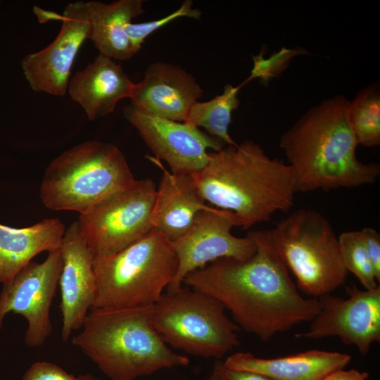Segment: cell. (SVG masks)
<instances>
[{"instance_id":"1","label":"cell","mask_w":380,"mask_h":380,"mask_svg":"<svg viewBox=\"0 0 380 380\" xmlns=\"http://www.w3.org/2000/svg\"><path fill=\"white\" fill-rule=\"evenodd\" d=\"M248 235L257 246L251 258L218 259L188 274L183 284L220 300L239 328L265 341L311 322L320 307L317 298L299 293L267 230Z\"/></svg>"},{"instance_id":"2","label":"cell","mask_w":380,"mask_h":380,"mask_svg":"<svg viewBox=\"0 0 380 380\" xmlns=\"http://www.w3.org/2000/svg\"><path fill=\"white\" fill-rule=\"evenodd\" d=\"M350 101L337 95L308 109L279 139L296 193L355 188L374 183L380 165L360 161L351 128Z\"/></svg>"},{"instance_id":"3","label":"cell","mask_w":380,"mask_h":380,"mask_svg":"<svg viewBox=\"0 0 380 380\" xmlns=\"http://www.w3.org/2000/svg\"><path fill=\"white\" fill-rule=\"evenodd\" d=\"M201 198L233 212L242 229L270 221L294 205L296 182L291 167L268 156L252 141L227 145L208 152V161L191 175Z\"/></svg>"},{"instance_id":"4","label":"cell","mask_w":380,"mask_h":380,"mask_svg":"<svg viewBox=\"0 0 380 380\" xmlns=\"http://www.w3.org/2000/svg\"><path fill=\"white\" fill-rule=\"evenodd\" d=\"M153 306L90 309L71 343L110 380L187 366L189 358L174 352L156 331Z\"/></svg>"},{"instance_id":"5","label":"cell","mask_w":380,"mask_h":380,"mask_svg":"<svg viewBox=\"0 0 380 380\" xmlns=\"http://www.w3.org/2000/svg\"><path fill=\"white\" fill-rule=\"evenodd\" d=\"M134 179L116 146L87 141L65 151L49 164L40 198L49 209L83 214Z\"/></svg>"},{"instance_id":"6","label":"cell","mask_w":380,"mask_h":380,"mask_svg":"<svg viewBox=\"0 0 380 380\" xmlns=\"http://www.w3.org/2000/svg\"><path fill=\"white\" fill-rule=\"evenodd\" d=\"M177 267L172 242L153 228L113 255L94 257L96 289L91 309L154 305Z\"/></svg>"},{"instance_id":"7","label":"cell","mask_w":380,"mask_h":380,"mask_svg":"<svg viewBox=\"0 0 380 380\" xmlns=\"http://www.w3.org/2000/svg\"><path fill=\"white\" fill-rule=\"evenodd\" d=\"M267 232L302 292L318 298L345 283L348 272L341 258L338 237L319 212L296 210Z\"/></svg>"},{"instance_id":"8","label":"cell","mask_w":380,"mask_h":380,"mask_svg":"<svg viewBox=\"0 0 380 380\" xmlns=\"http://www.w3.org/2000/svg\"><path fill=\"white\" fill-rule=\"evenodd\" d=\"M213 296L183 284L153 306V322L169 346L187 354L222 358L240 344L239 326Z\"/></svg>"},{"instance_id":"9","label":"cell","mask_w":380,"mask_h":380,"mask_svg":"<svg viewBox=\"0 0 380 380\" xmlns=\"http://www.w3.org/2000/svg\"><path fill=\"white\" fill-rule=\"evenodd\" d=\"M156 185L149 178L134 179L110 195L77 220L94 257L113 255L152 229L151 214Z\"/></svg>"},{"instance_id":"10","label":"cell","mask_w":380,"mask_h":380,"mask_svg":"<svg viewBox=\"0 0 380 380\" xmlns=\"http://www.w3.org/2000/svg\"><path fill=\"white\" fill-rule=\"evenodd\" d=\"M240 224L239 219L229 210L210 206L199 212L189 231L171 241L178 267L165 291L178 289L188 274L218 259L251 258L257 250L254 240L248 234L238 237L232 233V228Z\"/></svg>"},{"instance_id":"11","label":"cell","mask_w":380,"mask_h":380,"mask_svg":"<svg viewBox=\"0 0 380 380\" xmlns=\"http://www.w3.org/2000/svg\"><path fill=\"white\" fill-rule=\"evenodd\" d=\"M63 267L61 248L49 253L42 262H30L9 282L3 284L0 294V330L9 312L24 317L27 322L25 343L42 346L52 327L50 308L54 298Z\"/></svg>"},{"instance_id":"12","label":"cell","mask_w":380,"mask_h":380,"mask_svg":"<svg viewBox=\"0 0 380 380\" xmlns=\"http://www.w3.org/2000/svg\"><path fill=\"white\" fill-rule=\"evenodd\" d=\"M347 298L324 294L317 298L319 313L308 331L297 338L320 339L336 336L366 355L372 345L380 342V286L371 290L346 286Z\"/></svg>"},{"instance_id":"13","label":"cell","mask_w":380,"mask_h":380,"mask_svg":"<svg viewBox=\"0 0 380 380\" xmlns=\"http://www.w3.org/2000/svg\"><path fill=\"white\" fill-rule=\"evenodd\" d=\"M55 39L44 49L27 54L22 61L24 75L31 89L62 96L68 91L70 73L79 49L91 36L87 3L68 4Z\"/></svg>"},{"instance_id":"14","label":"cell","mask_w":380,"mask_h":380,"mask_svg":"<svg viewBox=\"0 0 380 380\" xmlns=\"http://www.w3.org/2000/svg\"><path fill=\"white\" fill-rule=\"evenodd\" d=\"M125 116L155 153L168 164L171 172L194 175L208 161V149L217 151L225 145L185 122L173 121L144 113L132 106Z\"/></svg>"},{"instance_id":"15","label":"cell","mask_w":380,"mask_h":380,"mask_svg":"<svg viewBox=\"0 0 380 380\" xmlns=\"http://www.w3.org/2000/svg\"><path fill=\"white\" fill-rule=\"evenodd\" d=\"M61 251L63 267L58 284L61 295V338L65 342L74 330L82 327L88 310L92 308L96 284L94 255L77 221L65 229Z\"/></svg>"},{"instance_id":"16","label":"cell","mask_w":380,"mask_h":380,"mask_svg":"<svg viewBox=\"0 0 380 380\" xmlns=\"http://www.w3.org/2000/svg\"><path fill=\"white\" fill-rule=\"evenodd\" d=\"M203 93L196 79L179 66L156 62L148 66L140 82L134 83L129 99L131 106L144 113L185 122Z\"/></svg>"},{"instance_id":"17","label":"cell","mask_w":380,"mask_h":380,"mask_svg":"<svg viewBox=\"0 0 380 380\" xmlns=\"http://www.w3.org/2000/svg\"><path fill=\"white\" fill-rule=\"evenodd\" d=\"M134 86L120 64L99 53L70 80L68 91L94 121L113 112L120 100L130 98Z\"/></svg>"},{"instance_id":"18","label":"cell","mask_w":380,"mask_h":380,"mask_svg":"<svg viewBox=\"0 0 380 380\" xmlns=\"http://www.w3.org/2000/svg\"><path fill=\"white\" fill-rule=\"evenodd\" d=\"M150 160L163 170L156 187L152 226L174 241L189 231L199 212L210 206L199 195L192 175L172 173L158 159Z\"/></svg>"},{"instance_id":"19","label":"cell","mask_w":380,"mask_h":380,"mask_svg":"<svg viewBox=\"0 0 380 380\" xmlns=\"http://www.w3.org/2000/svg\"><path fill=\"white\" fill-rule=\"evenodd\" d=\"M347 353L310 350L276 358H260L250 352H237L226 357L230 369L260 374L270 380H321L350 362Z\"/></svg>"},{"instance_id":"20","label":"cell","mask_w":380,"mask_h":380,"mask_svg":"<svg viewBox=\"0 0 380 380\" xmlns=\"http://www.w3.org/2000/svg\"><path fill=\"white\" fill-rule=\"evenodd\" d=\"M65 231L58 218L23 228L0 223V283L9 282L37 254L61 248Z\"/></svg>"},{"instance_id":"21","label":"cell","mask_w":380,"mask_h":380,"mask_svg":"<svg viewBox=\"0 0 380 380\" xmlns=\"http://www.w3.org/2000/svg\"><path fill=\"white\" fill-rule=\"evenodd\" d=\"M91 20L90 39L99 54L125 61L136 53L125 26L143 12L142 0H119L112 3L87 1Z\"/></svg>"},{"instance_id":"22","label":"cell","mask_w":380,"mask_h":380,"mask_svg":"<svg viewBox=\"0 0 380 380\" xmlns=\"http://www.w3.org/2000/svg\"><path fill=\"white\" fill-rule=\"evenodd\" d=\"M237 87L226 84L223 92L210 101L195 102L190 108L185 122L198 128H204L211 137L225 146L236 144L229 136L228 129L232 122V112L239 106Z\"/></svg>"},{"instance_id":"23","label":"cell","mask_w":380,"mask_h":380,"mask_svg":"<svg viewBox=\"0 0 380 380\" xmlns=\"http://www.w3.org/2000/svg\"><path fill=\"white\" fill-rule=\"evenodd\" d=\"M348 116L358 145L380 144V86L375 82L360 89L348 108Z\"/></svg>"},{"instance_id":"24","label":"cell","mask_w":380,"mask_h":380,"mask_svg":"<svg viewBox=\"0 0 380 380\" xmlns=\"http://www.w3.org/2000/svg\"><path fill=\"white\" fill-rule=\"evenodd\" d=\"M338 237L341 258L348 272L353 273L365 289L379 286L360 231L344 232Z\"/></svg>"},{"instance_id":"25","label":"cell","mask_w":380,"mask_h":380,"mask_svg":"<svg viewBox=\"0 0 380 380\" xmlns=\"http://www.w3.org/2000/svg\"><path fill=\"white\" fill-rule=\"evenodd\" d=\"M265 49L262 48L259 54L252 57L253 66L251 75L241 84L242 86L255 78L260 79L264 85H267L270 80L279 77L287 69L293 58L309 54L307 50L301 47L290 49L283 46L265 58Z\"/></svg>"},{"instance_id":"26","label":"cell","mask_w":380,"mask_h":380,"mask_svg":"<svg viewBox=\"0 0 380 380\" xmlns=\"http://www.w3.org/2000/svg\"><path fill=\"white\" fill-rule=\"evenodd\" d=\"M201 15V11L194 8L192 1L187 0L177 10L160 19L141 23H129L125 26V31L137 53L146 38L160 27L178 18L188 17L198 20Z\"/></svg>"},{"instance_id":"27","label":"cell","mask_w":380,"mask_h":380,"mask_svg":"<svg viewBox=\"0 0 380 380\" xmlns=\"http://www.w3.org/2000/svg\"><path fill=\"white\" fill-rule=\"evenodd\" d=\"M22 380H77V376L68 373L56 364L38 361L25 372Z\"/></svg>"},{"instance_id":"28","label":"cell","mask_w":380,"mask_h":380,"mask_svg":"<svg viewBox=\"0 0 380 380\" xmlns=\"http://www.w3.org/2000/svg\"><path fill=\"white\" fill-rule=\"evenodd\" d=\"M365 247L373 266L377 281H380V234L372 227L360 230Z\"/></svg>"},{"instance_id":"29","label":"cell","mask_w":380,"mask_h":380,"mask_svg":"<svg viewBox=\"0 0 380 380\" xmlns=\"http://www.w3.org/2000/svg\"><path fill=\"white\" fill-rule=\"evenodd\" d=\"M213 367L216 369L220 380H270L255 372L228 368L224 365L222 360H215Z\"/></svg>"},{"instance_id":"30","label":"cell","mask_w":380,"mask_h":380,"mask_svg":"<svg viewBox=\"0 0 380 380\" xmlns=\"http://www.w3.org/2000/svg\"><path fill=\"white\" fill-rule=\"evenodd\" d=\"M368 376L367 372L356 369L350 370L340 369L329 373L321 380H367Z\"/></svg>"},{"instance_id":"31","label":"cell","mask_w":380,"mask_h":380,"mask_svg":"<svg viewBox=\"0 0 380 380\" xmlns=\"http://www.w3.org/2000/svg\"><path fill=\"white\" fill-rule=\"evenodd\" d=\"M34 13L37 17L38 20L42 23L49 20H62V15L53 11L43 10L38 6L34 7Z\"/></svg>"},{"instance_id":"32","label":"cell","mask_w":380,"mask_h":380,"mask_svg":"<svg viewBox=\"0 0 380 380\" xmlns=\"http://www.w3.org/2000/svg\"><path fill=\"white\" fill-rule=\"evenodd\" d=\"M77 380H100V379H99L98 378H96V376L91 374H86L78 376Z\"/></svg>"},{"instance_id":"33","label":"cell","mask_w":380,"mask_h":380,"mask_svg":"<svg viewBox=\"0 0 380 380\" xmlns=\"http://www.w3.org/2000/svg\"><path fill=\"white\" fill-rule=\"evenodd\" d=\"M206 380H220L218 374L214 367L210 375L208 377Z\"/></svg>"}]
</instances>
